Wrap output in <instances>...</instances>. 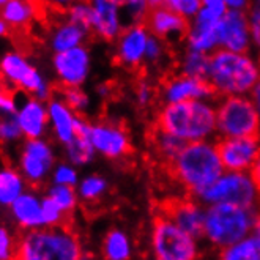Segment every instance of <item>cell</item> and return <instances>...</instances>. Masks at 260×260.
<instances>
[{
  "mask_svg": "<svg viewBox=\"0 0 260 260\" xmlns=\"http://www.w3.org/2000/svg\"><path fill=\"white\" fill-rule=\"evenodd\" d=\"M11 213L16 222L27 231L32 229H41L44 227V219H43V208H41V201L30 192L21 194L16 201L11 204Z\"/></svg>",
  "mask_w": 260,
  "mask_h": 260,
  "instance_id": "cell-23",
  "label": "cell"
},
{
  "mask_svg": "<svg viewBox=\"0 0 260 260\" xmlns=\"http://www.w3.org/2000/svg\"><path fill=\"white\" fill-rule=\"evenodd\" d=\"M21 194H24V177L13 169L0 171V205L11 207Z\"/></svg>",
  "mask_w": 260,
  "mask_h": 260,
  "instance_id": "cell-30",
  "label": "cell"
},
{
  "mask_svg": "<svg viewBox=\"0 0 260 260\" xmlns=\"http://www.w3.org/2000/svg\"><path fill=\"white\" fill-rule=\"evenodd\" d=\"M167 41H164L162 38L151 35L148 38V44H147V54H145V67H155L159 68L164 60L167 57Z\"/></svg>",
  "mask_w": 260,
  "mask_h": 260,
  "instance_id": "cell-35",
  "label": "cell"
},
{
  "mask_svg": "<svg viewBox=\"0 0 260 260\" xmlns=\"http://www.w3.org/2000/svg\"><path fill=\"white\" fill-rule=\"evenodd\" d=\"M57 81L62 87H81L90 74L91 58L84 44L55 52L52 58Z\"/></svg>",
  "mask_w": 260,
  "mask_h": 260,
  "instance_id": "cell-13",
  "label": "cell"
},
{
  "mask_svg": "<svg viewBox=\"0 0 260 260\" xmlns=\"http://www.w3.org/2000/svg\"><path fill=\"white\" fill-rule=\"evenodd\" d=\"M219 137L260 136V112L249 95L222 96L216 106Z\"/></svg>",
  "mask_w": 260,
  "mask_h": 260,
  "instance_id": "cell-7",
  "label": "cell"
},
{
  "mask_svg": "<svg viewBox=\"0 0 260 260\" xmlns=\"http://www.w3.org/2000/svg\"><path fill=\"white\" fill-rule=\"evenodd\" d=\"M16 248V257L22 260H78L84 257L81 241L63 225L32 229Z\"/></svg>",
  "mask_w": 260,
  "mask_h": 260,
  "instance_id": "cell-5",
  "label": "cell"
},
{
  "mask_svg": "<svg viewBox=\"0 0 260 260\" xmlns=\"http://www.w3.org/2000/svg\"><path fill=\"white\" fill-rule=\"evenodd\" d=\"M93 10L91 34L104 41H115L125 28L123 0H88Z\"/></svg>",
  "mask_w": 260,
  "mask_h": 260,
  "instance_id": "cell-18",
  "label": "cell"
},
{
  "mask_svg": "<svg viewBox=\"0 0 260 260\" xmlns=\"http://www.w3.org/2000/svg\"><path fill=\"white\" fill-rule=\"evenodd\" d=\"M150 251L156 260H194L201 257L199 240L161 211L151 222Z\"/></svg>",
  "mask_w": 260,
  "mask_h": 260,
  "instance_id": "cell-6",
  "label": "cell"
},
{
  "mask_svg": "<svg viewBox=\"0 0 260 260\" xmlns=\"http://www.w3.org/2000/svg\"><path fill=\"white\" fill-rule=\"evenodd\" d=\"M54 151L48 142L40 139H28L21 153V172L25 181L40 185L49 175L54 166Z\"/></svg>",
  "mask_w": 260,
  "mask_h": 260,
  "instance_id": "cell-16",
  "label": "cell"
},
{
  "mask_svg": "<svg viewBox=\"0 0 260 260\" xmlns=\"http://www.w3.org/2000/svg\"><path fill=\"white\" fill-rule=\"evenodd\" d=\"M16 115H18V109H16V101H14L13 91L5 87H0V123Z\"/></svg>",
  "mask_w": 260,
  "mask_h": 260,
  "instance_id": "cell-42",
  "label": "cell"
},
{
  "mask_svg": "<svg viewBox=\"0 0 260 260\" xmlns=\"http://www.w3.org/2000/svg\"><path fill=\"white\" fill-rule=\"evenodd\" d=\"M103 257L108 260H128L133 257V243L121 229H112L103 240Z\"/></svg>",
  "mask_w": 260,
  "mask_h": 260,
  "instance_id": "cell-28",
  "label": "cell"
},
{
  "mask_svg": "<svg viewBox=\"0 0 260 260\" xmlns=\"http://www.w3.org/2000/svg\"><path fill=\"white\" fill-rule=\"evenodd\" d=\"M90 121L84 118V115L78 114L76 117V134L74 139L65 145L67 147V156L73 166H84L88 164L95 158V147L90 141Z\"/></svg>",
  "mask_w": 260,
  "mask_h": 260,
  "instance_id": "cell-22",
  "label": "cell"
},
{
  "mask_svg": "<svg viewBox=\"0 0 260 260\" xmlns=\"http://www.w3.org/2000/svg\"><path fill=\"white\" fill-rule=\"evenodd\" d=\"M49 2L60 10H68L74 2H78V0H49Z\"/></svg>",
  "mask_w": 260,
  "mask_h": 260,
  "instance_id": "cell-48",
  "label": "cell"
},
{
  "mask_svg": "<svg viewBox=\"0 0 260 260\" xmlns=\"http://www.w3.org/2000/svg\"><path fill=\"white\" fill-rule=\"evenodd\" d=\"M90 141L101 156L118 161L131 155L133 144L128 129L115 121L103 120L90 125Z\"/></svg>",
  "mask_w": 260,
  "mask_h": 260,
  "instance_id": "cell-10",
  "label": "cell"
},
{
  "mask_svg": "<svg viewBox=\"0 0 260 260\" xmlns=\"http://www.w3.org/2000/svg\"><path fill=\"white\" fill-rule=\"evenodd\" d=\"M18 121L27 139H40L49 125L48 106H44L43 100L32 96L18 111Z\"/></svg>",
  "mask_w": 260,
  "mask_h": 260,
  "instance_id": "cell-20",
  "label": "cell"
},
{
  "mask_svg": "<svg viewBox=\"0 0 260 260\" xmlns=\"http://www.w3.org/2000/svg\"><path fill=\"white\" fill-rule=\"evenodd\" d=\"M207 81L215 88L218 98L251 95L260 81V63L248 52L218 48L210 54Z\"/></svg>",
  "mask_w": 260,
  "mask_h": 260,
  "instance_id": "cell-3",
  "label": "cell"
},
{
  "mask_svg": "<svg viewBox=\"0 0 260 260\" xmlns=\"http://www.w3.org/2000/svg\"><path fill=\"white\" fill-rule=\"evenodd\" d=\"M0 73L5 78L19 87L21 90L27 91L28 95H32L38 100L48 101L51 100V87L44 81L41 73L30 65L28 60L18 54V52H8L0 60Z\"/></svg>",
  "mask_w": 260,
  "mask_h": 260,
  "instance_id": "cell-9",
  "label": "cell"
},
{
  "mask_svg": "<svg viewBox=\"0 0 260 260\" xmlns=\"http://www.w3.org/2000/svg\"><path fill=\"white\" fill-rule=\"evenodd\" d=\"M148 11L147 0H123V16L128 25L144 22Z\"/></svg>",
  "mask_w": 260,
  "mask_h": 260,
  "instance_id": "cell-39",
  "label": "cell"
},
{
  "mask_svg": "<svg viewBox=\"0 0 260 260\" xmlns=\"http://www.w3.org/2000/svg\"><path fill=\"white\" fill-rule=\"evenodd\" d=\"M224 260H260V232L254 231L237 243L219 251Z\"/></svg>",
  "mask_w": 260,
  "mask_h": 260,
  "instance_id": "cell-27",
  "label": "cell"
},
{
  "mask_svg": "<svg viewBox=\"0 0 260 260\" xmlns=\"http://www.w3.org/2000/svg\"><path fill=\"white\" fill-rule=\"evenodd\" d=\"M158 96L162 103H181L191 100H213L218 98L215 88L207 79L194 78L177 73L167 78L161 84Z\"/></svg>",
  "mask_w": 260,
  "mask_h": 260,
  "instance_id": "cell-14",
  "label": "cell"
},
{
  "mask_svg": "<svg viewBox=\"0 0 260 260\" xmlns=\"http://www.w3.org/2000/svg\"><path fill=\"white\" fill-rule=\"evenodd\" d=\"M251 96H252V100H254V103H255V106H257V109H258V112H260V81L257 82V85H255L254 90L251 91Z\"/></svg>",
  "mask_w": 260,
  "mask_h": 260,
  "instance_id": "cell-49",
  "label": "cell"
},
{
  "mask_svg": "<svg viewBox=\"0 0 260 260\" xmlns=\"http://www.w3.org/2000/svg\"><path fill=\"white\" fill-rule=\"evenodd\" d=\"M41 208H43V219H44V227H55V225H63L65 222V211L60 208L55 201L49 196L41 199Z\"/></svg>",
  "mask_w": 260,
  "mask_h": 260,
  "instance_id": "cell-38",
  "label": "cell"
},
{
  "mask_svg": "<svg viewBox=\"0 0 260 260\" xmlns=\"http://www.w3.org/2000/svg\"><path fill=\"white\" fill-rule=\"evenodd\" d=\"M251 175H252V178H254V181H255V185H257V189H258V192H260V156H258V159L255 161V164L252 166Z\"/></svg>",
  "mask_w": 260,
  "mask_h": 260,
  "instance_id": "cell-47",
  "label": "cell"
},
{
  "mask_svg": "<svg viewBox=\"0 0 260 260\" xmlns=\"http://www.w3.org/2000/svg\"><path fill=\"white\" fill-rule=\"evenodd\" d=\"M186 142H183L178 137L159 129L158 126H153L150 129V145L153 153H156V156L164 166H169L180 153V150L185 147Z\"/></svg>",
  "mask_w": 260,
  "mask_h": 260,
  "instance_id": "cell-26",
  "label": "cell"
},
{
  "mask_svg": "<svg viewBox=\"0 0 260 260\" xmlns=\"http://www.w3.org/2000/svg\"><path fill=\"white\" fill-rule=\"evenodd\" d=\"M111 91H112V87H111L109 84H101V85L98 87V93H100L103 98L109 96V95H111Z\"/></svg>",
  "mask_w": 260,
  "mask_h": 260,
  "instance_id": "cell-50",
  "label": "cell"
},
{
  "mask_svg": "<svg viewBox=\"0 0 260 260\" xmlns=\"http://www.w3.org/2000/svg\"><path fill=\"white\" fill-rule=\"evenodd\" d=\"M218 40L219 48L235 52H248L252 46L248 11L227 10L218 24Z\"/></svg>",
  "mask_w": 260,
  "mask_h": 260,
  "instance_id": "cell-17",
  "label": "cell"
},
{
  "mask_svg": "<svg viewBox=\"0 0 260 260\" xmlns=\"http://www.w3.org/2000/svg\"><path fill=\"white\" fill-rule=\"evenodd\" d=\"M62 100L76 112L84 115L90 106V98L81 87H62Z\"/></svg>",
  "mask_w": 260,
  "mask_h": 260,
  "instance_id": "cell-37",
  "label": "cell"
},
{
  "mask_svg": "<svg viewBox=\"0 0 260 260\" xmlns=\"http://www.w3.org/2000/svg\"><path fill=\"white\" fill-rule=\"evenodd\" d=\"M147 5H148L150 10H153V8H158V7L166 5V0H147Z\"/></svg>",
  "mask_w": 260,
  "mask_h": 260,
  "instance_id": "cell-51",
  "label": "cell"
},
{
  "mask_svg": "<svg viewBox=\"0 0 260 260\" xmlns=\"http://www.w3.org/2000/svg\"><path fill=\"white\" fill-rule=\"evenodd\" d=\"M7 2H10V0H0V8H2Z\"/></svg>",
  "mask_w": 260,
  "mask_h": 260,
  "instance_id": "cell-52",
  "label": "cell"
},
{
  "mask_svg": "<svg viewBox=\"0 0 260 260\" xmlns=\"http://www.w3.org/2000/svg\"><path fill=\"white\" fill-rule=\"evenodd\" d=\"M91 32L78 22H73L67 18L65 22L58 24L51 35V48L54 52H62L76 46L84 44Z\"/></svg>",
  "mask_w": 260,
  "mask_h": 260,
  "instance_id": "cell-24",
  "label": "cell"
},
{
  "mask_svg": "<svg viewBox=\"0 0 260 260\" xmlns=\"http://www.w3.org/2000/svg\"><path fill=\"white\" fill-rule=\"evenodd\" d=\"M48 196L55 201V204L65 211V215H71L74 211L76 205H78V191L74 189V186H70V185H57L54 183V186L49 189Z\"/></svg>",
  "mask_w": 260,
  "mask_h": 260,
  "instance_id": "cell-34",
  "label": "cell"
},
{
  "mask_svg": "<svg viewBox=\"0 0 260 260\" xmlns=\"http://www.w3.org/2000/svg\"><path fill=\"white\" fill-rule=\"evenodd\" d=\"M37 14L34 0H10L0 8L2 18L10 30H25Z\"/></svg>",
  "mask_w": 260,
  "mask_h": 260,
  "instance_id": "cell-25",
  "label": "cell"
},
{
  "mask_svg": "<svg viewBox=\"0 0 260 260\" xmlns=\"http://www.w3.org/2000/svg\"><path fill=\"white\" fill-rule=\"evenodd\" d=\"M155 126L186 144L210 141L218 136L216 106L211 104V100L162 103L155 118Z\"/></svg>",
  "mask_w": 260,
  "mask_h": 260,
  "instance_id": "cell-1",
  "label": "cell"
},
{
  "mask_svg": "<svg viewBox=\"0 0 260 260\" xmlns=\"http://www.w3.org/2000/svg\"><path fill=\"white\" fill-rule=\"evenodd\" d=\"M196 199H199L205 207L213 204H234L240 207L260 208V192L251 172L225 171Z\"/></svg>",
  "mask_w": 260,
  "mask_h": 260,
  "instance_id": "cell-8",
  "label": "cell"
},
{
  "mask_svg": "<svg viewBox=\"0 0 260 260\" xmlns=\"http://www.w3.org/2000/svg\"><path fill=\"white\" fill-rule=\"evenodd\" d=\"M158 91L153 87V84L148 79H139L134 87V96H136V104L137 108L141 109H147L153 104V101L156 100Z\"/></svg>",
  "mask_w": 260,
  "mask_h": 260,
  "instance_id": "cell-40",
  "label": "cell"
},
{
  "mask_svg": "<svg viewBox=\"0 0 260 260\" xmlns=\"http://www.w3.org/2000/svg\"><path fill=\"white\" fill-rule=\"evenodd\" d=\"M248 16H249V30H251L252 46L260 51V13L248 11Z\"/></svg>",
  "mask_w": 260,
  "mask_h": 260,
  "instance_id": "cell-45",
  "label": "cell"
},
{
  "mask_svg": "<svg viewBox=\"0 0 260 260\" xmlns=\"http://www.w3.org/2000/svg\"><path fill=\"white\" fill-rule=\"evenodd\" d=\"M255 231H258V232H260V218H258V222H257V229H255Z\"/></svg>",
  "mask_w": 260,
  "mask_h": 260,
  "instance_id": "cell-53",
  "label": "cell"
},
{
  "mask_svg": "<svg viewBox=\"0 0 260 260\" xmlns=\"http://www.w3.org/2000/svg\"><path fill=\"white\" fill-rule=\"evenodd\" d=\"M52 180L57 185H70V186H76L79 183L78 172H76L73 164H58L52 174Z\"/></svg>",
  "mask_w": 260,
  "mask_h": 260,
  "instance_id": "cell-43",
  "label": "cell"
},
{
  "mask_svg": "<svg viewBox=\"0 0 260 260\" xmlns=\"http://www.w3.org/2000/svg\"><path fill=\"white\" fill-rule=\"evenodd\" d=\"M16 249L14 248V241L10 235V232L5 227H0V260H7L11 257H16Z\"/></svg>",
  "mask_w": 260,
  "mask_h": 260,
  "instance_id": "cell-44",
  "label": "cell"
},
{
  "mask_svg": "<svg viewBox=\"0 0 260 260\" xmlns=\"http://www.w3.org/2000/svg\"><path fill=\"white\" fill-rule=\"evenodd\" d=\"M49 112V123L52 125V131L57 141L63 145H68L76 134V114L62 98L49 100L48 104Z\"/></svg>",
  "mask_w": 260,
  "mask_h": 260,
  "instance_id": "cell-21",
  "label": "cell"
},
{
  "mask_svg": "<svg viewBox=\"0 0 260 260\" xmlns=\"http://www.w3.org/2000/svg\"><path fill=\"white\" fill-rule=\"evenodd\" d=\"M108 180L101 175H88L78 185V194L85 202H98L108 192Z\"/></svg>",
  "mask_w": 260,
  "mask_h": 260,
  "instance_id": "cell-33",
  "label": "cell"
},
{
  "mask_svg": "<svg viewBox=\"0 0 260 260\" xmlns=\"http://www.w3.org/2000/svg\"><path fill=\"white\" fill-rule=\"evenodd\" d=\"M225 0H202L201 10L196 16L189 21L194 25H204V27H218L219 21L227 13Z\"/></svg>",
  "mask_w": 260,
  "mask_h": 260,
  "instance_id": "cell-32",
  "label": "cell"
},
{
  "mask_svg": "<svg viewBox=\"0 0 260 260\" xmlns=\"http://www.w3.org/2000/svg\"><path fill=\"white\" fill-rule=\"evenodd\" d=\"M260 208L234 204H213L205 210L204 238L218 252L257 229Z\"/></svg>",
  "mask_w": 260,
  "mask_h": 260,
  "instance_id": "cell-4",
  "label": "cell"
},
{
  "mask_svg": "<svg viewBox=\"0 0 260 260\" xmlns=\"http://www.w3.org/2000/svg\"><path fill=\"white\" fill-rule=\"evenodd\" d=\"M67 18L73 22H78L82 27L91 32V24H93V10L88 0H78L67 10Z\"/></svg>",
  "mask_w": 260,
  "mask_h": 260,
  "instance_id": "cell-36",
  "label": "cell"
},
{
  "mask_svg": "<svg viewBox=\"0 0 260 260\" xmlns=\"http://www.w3.org/2000/svg\"><path fill=\"white\" fill-rule=\"evenodd\" d=\"M185 40L188 48L205 54H211L219 48L218 27H202L189 22V28Z\"/></svg>",
  "mask_w": 260,
  "mask_h": 260,
  "instance_id": "cell-29",
  "label": "cell"
},
{
  "mask_svg": "<svg viewBox=\"0 0 260 260\" xmlns=\"http://www.w3.org/2000/svg\"><path fill=\"white\" fill-rule=\"evenodd\" d=\"M229 10H240V11H248L251 0H225Z\"/></svg>",
  "mask_w": 260,
  "mask_h": 260,
  "instance_id": "cell-46",
  "label": "cell"
},
{
  "mask_svg": "<svg viewBox=\"0 0 260 260\" xmlns=\"http://www.w3.org/2000/svg\"><path fill=\"white\" fill-rule=\"evenodd\" d=\"M205 210L207 207H204V204L192 196L172 199V201L159 205L161 213H164L167 218H171L183 231H186L197 240L204 238Z\"/></svg>",
  "mask_w": 260,
  "mask_h": 260,
  "instance_id": "cell-15",
  "label": "cell"
},
{
  "mask_svg": "<svg viewBox=\"0 0 260 260\" xmlns=\"http://www.w3.org/2000/svg\"><path fill=\"white\" fill-rule=\"evenodd\" d=\"M208 65H210V54L188 48L178 63V73L186 74V76H194V78L207 79Z\"/></svg>",
  "mask_w": 260,
  "mask_h": 260,
  "instance_id": "cell-31",
  "label": "cell"
},
{
  "mask_svg": "<svg viewBox=\"0 0 260 260\" xmlns=\"http://www.w3.org/2000/svg\"><path fill=\"white\" fill-rule=\"evenodd\" d=\"M202 0H166V7L191 21L201 10Z\"/></svg>",
  "mask_w": 260,
  "mask_h": 260,
  "instance_id": "cell-41",
  "label": "cell"
},
{
  "mask_svg": "<svg viewBox=\"0 0 260 260\" xmlns=\"http://www.w3.org/2000/svg\"><path fill=\"white\" fill-rule=\"evenodd\" d=\"M148 38H150V30L144 22L126 25L123 28V32L115 40L117 63L129 71H137L142 67H145Z\"/></svg>",
  "mask_w": 260,
  "mask_h": 260,
  "instance_id": "cell-12",
  "label": "cell"
},
{
  "mask_svg": "<svg viewBox=\"0 0 260 260\" xmlns=\"http://www.w3.org/2000/svg\"><path fill=\"white\" fill-rule=\"evenodd\" d=\"M144 24L147 25L151 35H156L164 41L186 38L189 28V21L186 18H183L181 14L167 8L166 5L150 10Z\"/></svg>",
  "mask_w": 260,
  "mask_h": 260,
  "instance_id": "cell-19",
  "label": "cell"
},
{
  "mask_svg": "<svg viewBox=\"0 0 260 260\" xmlns=\"http://www.w3.org/2000/svg\"><path fill=\"white\" fill-rule=\"evenodd\" d=\"M167 167L172 178L192 197H197L225 172L216 142L211 141L185 144Z\"/></svg>",
  "mask_w": 260,
  "mask_h": 260,
  "instance_id": "cell-2",
  "label": "cell"
},
{
  "mask_svg": "<svg viewBox=\"0 0 260 260\" xmlns=\"http://www.w3.org/2000/svg\"><path fill=\"white\" fill-rule=\"evenodd\" d=\"M216 147L225 171L251 172L260 156V136L219 137Z\"/></svg>",
  "mask_w": 260,
  "mask_h": 260,
  "instance_id": "cell-11",
  "label": "cell"
}]
</instances>
